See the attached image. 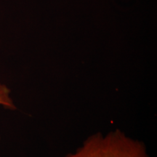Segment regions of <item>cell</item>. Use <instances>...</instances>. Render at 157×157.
Here are the masks:
<instances>
[{"mask_svg":"<svg viewBox=\"0 0 157 157\" xmlns=\"http://www.w3.org/2000/svg\"><path fill=\"white\" fill-rule=\"evenodd\" d=\"M0 105L6 109L15 111L16 105L11 97V90L7 85L0 82ZM1 140V135H0Z\"/></svg>","mask_w":157,"mask_h":157,"instance_id":"2","label":"cell"},{"mask_svg":"<svg viewBox=\"0 0 157 157\" xmlns=\"http://www.w3.org/2000/svg\"><path fill=\"white\" fill-rule=\"evenodd\" d=\"M64 157H150L143 141L117 129L88 136L75 151Z\"/></svg>","mask_w":157,"mask_h":157,"instance_id":"1","label":"cell"}]
</instances>
